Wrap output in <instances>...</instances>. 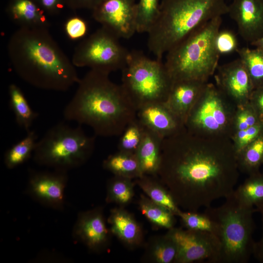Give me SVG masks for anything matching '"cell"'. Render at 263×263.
<instances>
[{"instance_id":"16","label":"cell","mask_w":263,"mask_h":263,"mask_svg":"<svg viewBox=\"0 0 263 263\" xmlns=\"http://www.w3.org/2000/svg\"><path fill=\"white\" fill-rule=\"evenodd\" d=\"M227 14L245 42L251 44L263 37V0H232Z\"/></svg>"},{"instance_id":"3","label":"cell","mask_w":263,"mask_h":263,"mask_svg":"<svg viewBox=\"0 0 263 263\" xmlns=\"http://www.w3.org/2000/svg\"><path fill=\"white\" fill-rule=\"evenodd\" d=\"M109 75L90 69L80 78L64 109V118L88 126L96 136H120L136 117L137 111L121 85L113 82Z\"/></svg>"},{"instance_id":"35","label":"cell","mask_w":263,"mask_h":263,"mask_svg":"<svg viewBox=\"0 0 263 263\" xmlns=\"http://www.w3.org/2000/svg\"><path fill=\"white\" fill-rule=\"evenodd\" d=\"M259 122H261L249 103L237 106L233 121L234 133L251 127Z\"/></svg>"},{"instance_id":"39","label":"cell","mask_w":263,"mask_h":263,"mask_svg":"<svg viewBox=\"0 0 263 263\" xmlns=\"http://www.w3.org/2000/svg\"><path fill=\"white\" fill-rule=\"evenodd\" d=\"M48 16L59 14L66 6L65 0H35Z\"/></svg>"},{"instance_id":"37","label":"cell","mask_w":263,"mask_h":263,"mask_svg":"<svg viewBox=\"0 0 263 263\" xmlns=\"http://www.w3.org/2000/svg\"><path fill=\"white\" fill-rule=\"evenodd\" d=\"M215 46L220 56L236 52L239 48L236 35L228 30H220L216 37Z\"/></svg>"},{"instance_id":"32","label":"cell","mask_w":263,"mask_h":263,"mask_svg":"<svg viewBox=\"0 0 263 263\" xmlns=\"http://www.w3.org/2000/svg\"><path fill=\"white\" fill-rule=\"evenodd\" d=\"M161 0H139L136 5V32L148 33L158 15Z\"/></svg>"},{"instance_id":"21","label":"cell","mask_w":263,"mask_h":263,"mask_svg":"<svg viewBox=\"0 0 263 263\" xmlns=\"http://www.w3.org/2000/svg\"><path fill=\"white\" fill-rule=\"evenodd\" d=\"M163 140L145 127L142 140L135 153L143 175L157 176L161 162Z\"/></svg>"},{"instance_id":"24","label":"cell","mask_w":263,"mask_h":263,"mask_svg":"<svg viewBox=\"0 0 263 263\" xmlns=\"http://www.w3.org/2000/svg\"><path fill=\"white\" fill-rule=\"evenodd\" d=\"M176 254V244L167 233L150 239L146 245L142 261L151 263H170L174 262Z\"/></svg>"},{"instance_id":"30","label":"cell","mask_w":263,"mask_h":263,"mask_svg":"<svg viewBox=\"0 0 263 263\" xmlns=\"http://www.w3.org/2000/svg\"><path fill=\"white\" fill-rule=\"evenodd\" d=\"M132 179L114 175L108 182L106 201L121 207L131 203L134 195Z\"/></svg>"},{"instance_id":"10","label":"cell","mask_w":263,"mask_h":263,"mask_svg":"<svg viewBox=\"0 0 263 263\" xmlns=\"http://www.w3.org/2000/svg\"><path fill=\"white\" fill-rule=\"evenodd\" d=\"M119 39L101 26L76 47L73 64L75 67H87L109 74L121 70L130 51L121 44Z\"/></svg>"},{"instance_id":"9","label":"cell","mask_w":263,"mask_h":263,"mask_svg":"<svg viewBox=\"0 0 263 263\" xmlns=\"http://www.w3.org/2000/svg\"><path fill=\"white\" fill-rule=\"evenodd\" d=\"M237 107L216 84L207 82L188 114L185 128L202 136L231 139Z\"/></svg>"},{"instance_id":"13","label":"cell","mask_w":263,"mask_h":263,"mask_svg":"<svg viewBox=\"0 0 263 263\" xmlns=\"http://www.w3.org/2000/svg\"><path fill=\"white\" fill-rule=\"evenodd\" d=\"M67 181L66 171L31 170L26 193L44 206L62 210L65 206L64 192Z\"/></svg>"},{"instance_id":"19","label":"cell","mask_w":263,"mask_h":263,"mask_svg":"<svg viewBox=\"0 0 263 263\" xmlns=\"http://www.w3.org/2000/svg\"><path fill=\"white\" fill-rule=\"evenodd\" d=\"M110 230L128 249H135L142 245V228L134 216L122 207L111 210L108 219Z\"/></svg>"},{"instance_id":"17","label":"cell","mask_w":263,"mask_h":263,"mask_svg":"<svg viewBox=\"0 0 263 263\" xmlns=\"http://www.w3.org/2000/svg\"><path fill=\"white\" fill-rule=\"evenodd\" d=\"M207 82L194 80L172 82L164 103L184 126L189 113Z\"/></svg>"},{"instance_id":"44","label":"cell","mask_w":263,"mask_h":263,"mask_svg":"<svg viewBox=\"0 0 263 263\" xmlns=\"http://www.w3.org/2000/svg\"><path fill=\"white\" fill-rule=\"evenodd\" d=\"M258 206H263V203H262V204H261L260 205H259ZM257 206H256V207H257Z\"/></svg>"},{"instance_id":"12","label":"cell","mask_w":263,"mask_h":263,"mask_svg":"<svg viewBox=\"0 0 263 263\" xmlns=\"http://www.w3.org/2000/svg\"><path fill=\"white\" fill-rule=\"evenodd\" d=\"M136 0H104L92 10L93 18L118 38L136 32Z\"/></svg>"},{"instance_id":"15","label":"cell","mask_w":263,"mask_h":263,"mask_svg":"<svg viewBox=\"0 0 263 263\" xmlns=\"http://www.w3.org/2000/svg\"><path fill=\"white\" fill-rule=\"evenodd\" d=\"M112 233L107 226L101 207L80 212L73 230V236L92 252L100 253L110 245Z\"/></svg>"},{"instance_id":"18","label":"cell","mask_w":263,"mask_h":263,"mask_svg":"<svg viewBox=\"0 0 263 263\" xmlns=\"http://www.w3.org/2000/svg\"><path fill=\"white\" fill-rule=\"evenodd\" d=\"M136 117L146 128L163 139L185 128L164 103L150 104L141 108L137 111Z\"/></svg>"},{"instance_id":"22","label":"cell","mask_w":263,"mask_h":263,"mask_svg":"<svg viewBox=\"0 0 263 263\" xmlns=\"http://www.w3.org/2000/svg\"><path fill=\"white\" fill-rule=\"evenodd\" d=\"M135 183L148 197L178 216L181 211L167 188L159 180L157 176L143 175L136 179Z\"/></svg>"},{"instance_id":"4","label":"cell","mask_w":263,"mask_h":263,"mask_svg":"<svg viewBox=\"0 0 263 263\" xmlns=\"http://www.w3.org/2000/svg\"><path fill=\"white\" fill-rule=\"evenodd\" d=\"M227 13L225 0H161L158 15L148 33V48L162 59L193 31Z\"/></svg>"},{"instance_id":"43","label":"cell","mask_w":263,"mask_h":263,"mask_svg":"<svg viewBox=\"0 0 263 263\" xmlns=\"http://www.w3.org/2000/svg\"><path fill=\"white\" fill-rule=\"evenodd\" d=\"M263 52V37L251 44Z\"/></svg>"},{"instance_id":"42","label":"cell","mask_w":263,"mask_h":263,"mask_svg":"<svg viewBox=\"0 0 263 263\" xmlns=\"http://www.w3.org/2000/svg\"><path fill=\"white\" fill-rule=\"evenodd\" d=\"M256 210L259 211L262 215L263 224V233L261 239L254 243L253 254L255 258L261 263H263V206H258Z\"/></svg>"},{"instance_id":"1","label":"cell","mask_w":263,"mask_h":263,"mask_svg":"<svg viewBox=\"0 0 263 263\" xmlns=\"http://www.w3.org/2000/svg\"><path fill=\"white\" fill-rule=\"evenodd\" d=\"M239 171L231 139L202 136L185 128L164 139L157 177L179 207L197 212L230 195Z\"/></svg>"},{"instance_id":"45","label":"cell","mask_w":263,"mask_h":263,"mask_svg":"<svg viewBox=\"0 0 263 263\" xmlns=\"http://www.w3.org/2000/svg\"><path fill=\"white\" fill-rule=\"evenodd\" d=\"M262 173H263V172H262Z\"/></svg>"},{"instance_id":"6","label":"cell","mask_w":263,"mask_h":263,"mask_svg":"<svg viewBox=\"0 0 263 263\" xmlns=\"http://www.w3.org/2000/svg\"><path fill=\"white\" fill-rule=\"evenodd\" d=\"M222 18L208 21L167 53L164 63L172 82L194 80L207 82L214 75L220 56L215 38Z\"/></svg>"},{"instance_id":"41","label":"cell","mask_w":263,"mask_h":263,"mask_svg":"<svg viewBox=\"0 0 263 263\" xmlns=\"http://www.w3.org/2000/svg\"><path fill=\"white\" fill-rule=\"evenodd\" d=\"M104 0H65L66 6L72 10L88 9L93 10Z\"/></svg>"},{"instance_id":"5","label":"cell","mask_w":263,"mask_h":263,"mask_svg":"<svg viewBox=\"0 0 263 263\" xmlns=\"http://www.w3.org/2000/svg\"><path fill=\"white\" fill-rule=\"evenodd\" d=\"M225 199L219 207H206L204 213L211 221L212 233L219 242L217 263H245L253 254L256 209L240 201L234 191Z\"/></svg>"},{"instance_id":"38","label":"cell","mask_w":263,"mask_h":263,"mask_svg":"<svg viewBox=\"0 0 263 263\" xmlns=\"http://www.w3.org/2000/svg\"><path fill=\"white\" fill-rule=\"evenodd\" d=\"M88 30V24L82 18L73 16L68 18L64 24V31L67 36L75 40L85 37Z\"/></svg>"},{"instance_id":"14","label":"cell","mask_w":263,"mask_h":263,"mask_svg":"<svg viewBox=\"0 0 263 263\" xmlns=\"http://www.w3.org/2000/svg\"><path fill=\"white\" fill-rule=\"evenodd\" d=\"M214 75L216 86L237 106L249 103L255 89L240 58L219 65Z\"/></svg>"},{"instance_id":"25","label":"cell","mask_w":263,"mask_h":263,"mask_svg":"<svg viewBox=\"0 0 263 263\" xmlns=\"http://www.w3.org/2000/svg\"><path fill=\"white\" fill-rule=\"evenodd\" d=\"M9 105L13 112L17 124L26 132L31 130L38 113L31 107L20 88L14 83L8 87Z\"/></svg>"},{"instance_id":"33","label":"cell","mask_w":263,"mask_h":263,"mask_svg":"<svg viewBox=\"0 0 263 263\" xmlns=\"http://www.w3.org/2000/svg\"><path fill=\"white\" fill-rule=\"evenodd\" d=\"M145 127L137 117L131 121L120 135L118 150L135 153L142 140Z\"/></svg>"},{"instance_id":"40","label":"cell","mask_w":263,"mask_h":263,"mask_svg":"<svg viewBox=\"0 0 263 263\" xmlns=\"http://www.w3.org/2000/svg\"><path fill=\"white\" fill-rule=\"evenodd\" d=\"M249 103L254 110L260 121L263 123V86L254 89Z\"/></svg>"},{"instance_id":"36","label":"cell","mask_w":263,"mask_h":263,"mask_svg":"<svg viewBox=\"0 0 263 263\" xmlns=\"http://www.w3.org/2000/svg\"><path fill=\"white\" fill-rule=\"evenodd\" d=\"M263 133V123L247 129L236 132L231 138L236 154L240 153L247 146Z\"/></svg>"},{"instance_id":"2","label":"cell","mask_w":263,"mask_h":263,"mask_svg":"<svg viewBox=\"0 0 263 263\" xmlns=\"http://www.w3.org/2000/svg\"><path fill=\"white\" fill-rule=\"evenodd\" d=\"M7 52L16 73L36 88L65 92L80 80L48 28L19 27L10 38Z\"/></svg>"},{"instance_id":"34","label":"cell","mask_w":263,"mask_h":263,"mask_svg":"<svg viewBox=\"0 0 263 263\" xmlns=\"http://www.w3.org/2000/svg\"><path fill=\"white\" fill-rule=\"evenodd\" d=\"M178 216L181 218L186 229L211 233L213 232V224L205 213L200 214L197 212L181 211Z\"/></svg>"},{"instance_id":"7","label":"cell","mask_w":263,"mask_h":263,"mask_svg":"<svg viewBox=\"0 0 263 263\" xmlns=\"http://www.w3.org/2000/svg\"><path fill=\"white\" fill-rule=\"evenodd\" d=\"M95 141V137L87 135L80 125L72 127L61 122L38 140L33 159L39 165L68 171L88 161Z\"/></svg>"},{"instance_id":"29","label":"cell","mask_w":263,"mask_h":263,"mask_svg":"<svg viewBox=\"0 0 263 263\" xmlns=\"http://www.w3.org/2000/svg\"><path fill=\"white\" fill-rule=\"evenodd\" d=\"M234 192L240 201L247 206L256 207L263 203V173L259 171L249 175Z\"/></svg>"},{"instance_id":"11","label":"cell","mask_w":263,"mask_h":263,"mask_svg":"<svg viewBox=\"0 0 263 263\" xmlns=\"http://www.w3.org/2000/svg\"><path fill=\"white\" fill-rule=\"evenodd\" d=\"M167 233L176 245L173 263H191L207 260L217 263L219 244L212 233L173 227L169 229Z\"/></svg>"},{"instance_id":"20","label":"cell","mask_w":263,"mask_h":263,"mask_svg":"<svg viewBox=\"0 0 263 263\" xmlns=\"http://www.w3.org/2000/svg\"><path fill=\"white\" fill-rule=\"evenodd\" d=\"M6 12L19 27L49 28L50 26L48 15L35 0H9Z\"/></svg>"},{"instance_id":"31","label":"cell","mask_w":263,"mask_h":263,"mask_svg":"<svg viewBox=\"0 0 263 263\" xmlns=\"http://www.w3.org/2000/svg\"><path fill=\"white\" fill-rule=\"evenodd\" d=\"M236 52L243 62L254 89L263 86V52L258 48H239Z\"/></svg>"},{"instance_id":"28","label":"cell","mask_w":263,"mask_h":263,"mask_svg":"<svg viewBox=\"0 0 263 263\" xmlns=\"http://www.w3.org/2000/svg\"><path fill=\"white\" fill-rule=\"evenodd\" d=\"M240 171L248 175L259 171L263 165V133L237 155Z\"/></svg>"},{"instance_id":"27","label":"cell","mask_w":263,"mask_h":263,"mask_svg":"<svg viewBox=\"0 0 263 263\" xmlns=\"http://www.w3.org/2000/svg\"><path fill=\"white\" fill-rule=\"evenodd\" d=\"M138 205L142 214L154 226L168 230L174 227L175 215L167 208L144 195H141Z\"/></svg>"},{"instance_id":"23","label":"cell","mask_w":263,"mask_h":263,"mask_svg":"<svg viewBox=\"0 0 263 263\" xmlns=\"http://www.w3.org/2000/svg\"><path fill=\"white\" fill-rule=\"evenodd\" d=\"M103 168L115 176L137 179L143 176L135 153L118 150L103 162Z\"/></svg>"},{"instance_id":"8","label":"cell","mask_w":263,"mask_h":263,"mask_svg":"<svg viewBox=\"0 0 263 263\" xmlns=\"http://www.w3.org/2000/svg\"><path fill=\"white\" fill-rule=\"evenodd\" d=\"M121 73L120 85L136 111L167 99L172 81L162 59H152L133 50Z\"/></svg>"},{"instance_id":"26","label":"cell","mask_w":263,"mask_h":263,"mask_svg":"<svg viewBox=\"0 0 263 263\" xmlns=\"http://www.w3.org/2000/svg\"><path fill=\"white\" fill-rule=\"evenodd\" d=\"M37 139L36 132L30 130L23 138L8 149L4 155L6 167L13 169L26 162L33 155Z\"/></svg>"}]
</instances>
